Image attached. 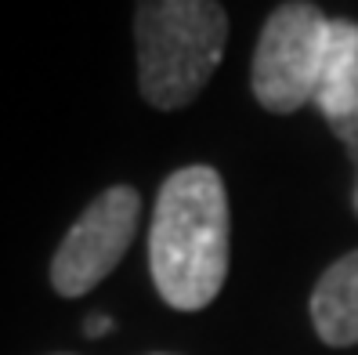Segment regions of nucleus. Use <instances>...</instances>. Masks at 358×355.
<instances>
[{
    "label": "nucleus",
    "instance_id": "obj_2",
    "mask_svg": "<svg viewBox=\"0 0 358 355\" xmlns=\"http://www.w3.org/2000/svg\"><path fill=\"white\" fill-rule=\"evenodd\" d=\"M138 83L149 106L181 109L210 83L228 40V15L206 0H152L134 11Z\"/></svg>",
    "mask_w": 358,
    "mask_h": 355
},
{
    "label": "nucleus",
    "instance_id": "obj_5",
    "mask_svg": "<svg viewBox=\"0 0 358 355\" xmlns=\"http://www.w3.org/2000/svg\"><path fill=\"white\" fill-rule=\"evenodd\" d=\"M315 106L344 141L358 145V22L333 18Z\"/></svg>",
    "mask_w": 358,
    "mask_h": 355
},
{
    "label": "nucleus",
    "instance_id": "obj_1",
    "mask_svg": "<svg viewBox=\"0 0 358 355\" xmlns=\"http://www.w3.org/2000/svg\"><path fill=\"white\" fill-rule=\"evenodd\" d=\"M149 268L159 298L199 312L228 276V196L214 167H181L163 181L149 228Z\"/></svg>",
    "mask_w": 358,
    "mask_h": 355
},
{
    "label": "nucleus",
    "instance_id": "obj_7",
    "mask_svg": "<svg viewBox=\"0 0 358 355\" xmlns=\"http://www.w3.org/2000/svg\"><path fill=\"white\" fill-rule=\"evenodd\" d=\"M109 326H113V323L105 319V316H94V319H87V323H83V330H87V337H101V333L109 330Z\"/></svg>",
    "mask_w": 358,
    "mask_h": 355
},
{
    "label": "nucleus",
    "instance_id": "obj_6",
    "mask_svg": "<svg viewBox=\"0 0 358 355\" xmlns=\"http://www.w3.org/2000/svg\"><path fill=\"white\" fill-rule=\"evenodd\" d=\"M311 323L333 348L358 344V250L326 268L311 294Z\"/></svg>",
    "mask_w": 358,
    "mask_h": 355
},
{
    "label": "nucleus",
    "instance_id": "obj_3",
    "mask_svg": "<svg viewBox=\"0 0 358 355\" xmlns=\"http://www.w3.org/2000/svg\"><path fill=\"white\" fill-rule=\"evenodd\" d=\"M333 18L322 8L289 0L268 15L261 29L250 83L268 113H297L319 95L326 36Z\"/></svg>",
    "mask_w": 358,
    "mask_h": 355
},
{
    "label": "nucleus",
    "instance_id": "obj_4",
    "mask_svg": "<svg viewBox=\"0 0 358 355\" xmlns=\"http://www.w3.org/2000/svg\"><path fill=\"white\" fill-rule=\"evenodd\" d=\"M141 196L131 185H113L76 218L51 258V286L62 298H83L123 261L134 243Z\"/></svg>",
    "mask_w": 358,
    "mask_h": 355
},
{
    "label": "nucleus",
    "instance_id": "obj_8",
    "mask_svg": "<svg viewBox=\"0 0 358 355\" xmlns=\"http://www.w3.org/2000/svg\"><path fill=\"white\" fill-rule=\"evenodd\" d=\"M355 207H358V189H355Z\"/></svg>",
    "mask_w": 358,
    "mask_h": 355
}]
</instances>
